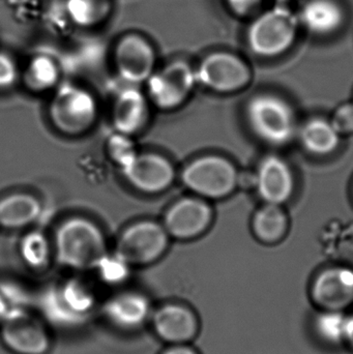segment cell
<instances>
[{"label":"cell","mask_w":353,"mask_h":354,"mask_svg":"<svg viewBox=\"0 0 353 354\" xmlns=\"http://www.w3.org/2000/svg\"><path fill=\"white\" fill-rule=\"evenodd\" d=\"M53 252L56 261L64 268L88 270L97 268L107 256V241L102 229L93 221L72 218L58 227Z\"/></svg>","instance_id":"cell-1"},{"label":"cell","mask_w":353,"mask_h":354,"mask_svg":"<svg viewBox=\"0 0 353 354\" xmlns=\"http://www.w3.org/2000/svg\"><path fill=\"white\" fill-rule=\"evenodd\" d=\"M37 303L48 324L60 328H78L86 324L97 307L93 289L76 280L47 289Z\"/></svg>","instance_id":"cell-2"},{"label":"cell","mask_w":353,"mask_h":354,"mask_svg":"<svg viewBox=\"0 0 353 354\" xmlns=\"http://www.w3.org/2000/svg\"><path fill=\"white\" fill-rule=\"evenodd\" d=\"M48 113L58 132L77 137L93 128L99 116V106L93 93L86 89L64 85L54 95Z\"/></svg>","instance_id":"cell-3"},{"label":"cell","mask_w":353,"mask_h":354,"mask_svg":"<svg viewBox=\"0 0 353 354\" xmlns=\"http://www.w3.org/2000/svg\"><path fill=\"white\" fill-rule=\"evenodd\" d=\"M0 341L12 354H48L53 342L48 322L27 307L10 308L0 324Z\"/></svg>","instance_id":"cell-4"},{"label":"cell","mask_w":353,"mask_h":354,"mask_svg":"<svg viewBox=\"0 0 353 354\" xmlns=\"http://www.w3.org/2000/svg\"><path fill=\"white\" fill-rule=\"evenodd\" d=\"M170 239L163 224L142 221L120 234L115 255L130 268H144L159 261L169 248Z\"/></svg>","instance_id":"cell-5"},{"label":"cell","mask_w":353,"mask_h":354,"mask_svg":"<svg viewBox=\"0 0 353 354\" xmlns=\"http://www.w3.org/2000/svg\"><path fill=\"white\" fill-rule=\"evenodd\" d=\"M298 20L290 10L276 8L259 16L249 27L248 43L253 52L274 57L287 51L296 39Z\"/></svg>","instance_id":"cell-6"},{"label":"cell","mask_w":353,"mask_h":354,"mask_svg":"<svg viewBox=\"0 0 353 354\" xmlns=\"http://www.w3.org/2000/svg\"><path fill=\"white\" fill-rule=\"evenodd\" d=\"M196 81V71L188 62L175 60L147 80V97L160 109H178L190 97Z\"/></svg>","instance_id":"cell-7"},{"label":"cell","mask_w":353,"mask_h":354,"mask_svg":"<svg viewBox=\"0 0 353 354\" xmlns=\"http://www.w3.org/2000/svg\"><path fill=\"white\" fill-rule=\"evenodd\" d=\"M249 122L257 135L271 145H284L294 132V118L287 104L274 95H259L249 104Z\"/></svg>","instance_id":"cell-8"},{"label":"cell","mask_w":353,"mask_h":354,"mask_svg":"<svg viewBox=\"0 0 353 354\" xmlns=\"http://www.w3.org/2000/svg\"><path fill=\"white\" fill-rule=\"evenodd\" d=\"M120 162L126 180L142 193H163L175 180L173 164L158 153L130 151Z\"/></svg>","instance_id":"cell-9"},{"label":"cell","mask_w":353,"mask_h":354,"mask_svg":"<svg viewBox=\"0 0 353 354\" xmlns=\"http://www.w3.org/2000/svg\"><path fill=\"white\" fill-rule=\"evenodd\" d=\"M182 181L196 195L220 198L233 189L236 172L233 166L223 158H199L184 168Z\"/></svg>","instance_id":"cell-10"},{"label":"cell","mask_w":353,"mask_h":354,"mask_svg":"<svg viewBox=\"0 0 353 354\" xmlns=\"http://www.w3.org/2000/svg\"><path fill=\"white\" fill-rule=\"evenodd\" d=\"M149 322L157 338L167 345L191 344L200 330L196 311L180 301H167L155 307Z\"/></svg>","instance_id":"cell-11"},{"label":"cell","mask_w":353,"mask_h":354,"mask_svg":"<svg viewBox=\"0 0 353 354\" xmlns=\"http://www.w3.org/2000/svg\"><path fill=\"white\" fill-rule=\"evenodd\" d=\"M113 62L122 80L128 84H141L147 82L155 73L157 54L146 37L130 32L116 43Z\"/></svg>","instance_id":"cell-12"},{"label":"cell","mask_w":353,"mask_h":354,"mask_svg":"<svg viewBox=\"0 0 353 354\" xmlns=\"http://www.w3.org/2000/svg\"><path fill=\"white\" fill-rule=\"evenodd\" d=\"M153 310L149 297L141 291L132 289L114 293L101 308L106 322L124 332L140 330L151 320Z\"/></svg>","instance_id":"cell-13"},{"label":"cell","mask_w":353,"mask_h":354,"mask_svg":"<svg viewBox=\"0 0 353 354\" xmlns=\"http://www.w3.org/2000/svg\"><path fill=\"white\" fill-rule=\"evenodd\" d=\"M197 81L216 91H236L250 78L247 64L228 52H215L204 58L196 71Z\"/></svg>","instance_id":"cell-14"},{"label":"cell","mask_w":353,"mask_h":354,"mask_svg":"<svg viewBox=\"0 0 353 354\" xmlns=\"http://www.w3.org/2000/svg\"><path fill=\"white\" fill-rule=\"evenodd\" d=\"M211 221V209L198 198H184L164 216L163 226L171 239L188 241L204 232Z\"/></svg>","instance_id":"cell-15"},{"label":"cell","mask_w":353,"mask_h":354,"mask_svg":"<svg viewBox=\"0 0 353 354\" xmlns=\"http://www.w3.org/2000/svg\"><path fill=\"white\" fill-rule=\"evenodd\" d=\"M313 301L323 311H343L353 303V270L333 268L321 272L311 290Z\"/></svg>","instance_id":"cell-16"},{"label":"cell","mask_w":353,"mask_h":354,"mask_svg":"<svg viewBox=\"0 0 353 354\" xmlns=\"http://www.w3.org/2000/svg\"><path fill=\"white\" fill-rule=\"evenodd\" d=\"M149 120V97L135 85L118 93L112 109V122L120 134L124 136L138 134Z\"/></svg>","instance_id":"cell-17"},{"label":"cell","mask_w":353,"mask_h":354,"mask_svg":"<svg viewBox=\"0 0 353 354\" xmlns=\"http://www.w3.org/2000/svg\"><path fill=\"white\" fill-rule=\"evenodd\" d=\"M259 194L269 203L288 199L294 189V178L288 166L279 158L269 157L261 163L257 176Z\"/></svg>","instance_id":"cell-18"},{"label":"cell","mask_w":353,"mask_h":354,"mask_svg":"<svg viewBox=\"0 0 353 354\" xmlns=\"http://www.w3.org/2000/svg\"><path fill=\"white\" fill-rule=\"evenodd\" d=\"M41 202L27 193H14L0 199V227L22 229L37 221L41 214Z\"/></svg>","instance_id":"cell-19"},{"label":"cell","mask_w":353,"mask_h":354,"mask_svg":"<svg viewBox=\"0 0 353 354\" xmlns=\"http://www.w3.org/2000/svg\"><path fill=\"white\" fill-rule=\"evenodd\" d=\"M307 29L316 35H329L341 27L344 12L335 0H309L300 12Z\"/></svg>","instance_id":"cell-20"},{"label":"cell","mask_w":353,"mask_h":354,"mask_svg":"<svg viewBox=\"0 0 353 354\" xmlns=\"http://www.w3.org/2000/svg\"><path fill=\"white\" fill-rule=\"evenodd\" d=\"M66 12L75 25L97 26L111 15L112 0H66Z\"/></svg>","instance_id":"cell-21"},{"label":"cell","mask_w":353,"mask_h":354,"mask_svg":"<svg viewBox=\"0 0 353 354\" xmlns=\"http://www.w3.org/2000/svg\"><path fill=\"white\" fill-rule=\"evenodd\" d=\"M59 75V68L53 58L39 55L30 60L23 79L27 88L35 93H44L57 84Z\"/></svg>","instance_id":"cell-22"},{"label":"cell","mask_w":353,"mask_h":354,"mask_svg":"<svg viewBox=\"0 0 353 354\" xmlns=\"http://www.w3.org/2000/svg\"><path fill=\"white\" fill-rule=\"evenodd\" d=\"M302 140L309 151L323 155L336 149L339 142V133L330 122L315 120L305 127Z\"/></svg>","instance_id":"cell-23"},{"label":"cell","mask_w":353,"mask_h":354,"mask_svg":"<svg viewBox=\"0 0 353 354\" xmlns=\"http://www.w3.org/2000/svg\"><path fill=\"white\" fill-rule=\"evenodd\" d=\"M277 205L278 204L269 203L259 210L255 216V232L265 241H276L285 231V214Z\"/></svg>","instance_id":"cell-24"},{"label":"cell","mask_w":353,"mask_h":354,"mask_svg":"<svg viewBox=\"0 0 353 354\" xmlns=\"http://www.w3.org/2000/svg\"><path fill=\"white\" fill-rule=\"evenodd\" d=\"M20 254L27 266L32 270H44L51 258V245L41 233L32 232L21 241Z\"/></svg>","instance_id":"cell-25"},{"label":"cell","mask_w":353,"mask_h":354,"mask_svg":"<svg viewBox=\"0 0 353 354\" xmlns=\"http://www.w3.org/2000/svg\"><path fill=\"white\" fill-rule=\"evenodd\" d=\"M347 316L342 311H323L315 322V328L321 339L332 343L344 342L346 336Z\"/></svg>","instance_id":"cell-26"},{"label":"cell","mask_w":353,"mask_h":354,"mask_svg":"<svg viewBox=\"0 0 353 354\" xmlns=\"http://www.w3.org/2000/svg\"><path fill=\"white\" fill-rule=\"evenodd\" d=\"M18 78V68L14 60L0 53V88H8L16 82Z\"/></svg>","instance_id":"cell-27"},{"label":"cell","mask_w":353,"mask_h":354,"mask_svg":"<svg viewBox=\"0 0 353 354\" xmlns=\"http://www.w3.org/2000/svg\"><path fill=\"white\" fill-rule=\"evenodd\" d=\"M332 124L339 134L353 132V105H344L339 108L336 111Z\"/></svg>","instance_id":"cell-28"},{"label":"cell","mask_w":353,"mask_h":354,"mask_svg":"<svg viewBox=\"0 0 353 354\" xmlns=\"http://www.w3.org/2000/svg\"><path fill=\"white\" fill-rule=\"evenodd\" d=\"M161 354H199L191 344L168 345Z\"/></svg>","instance_id":"cell-29"},{"label":"cell","mask_w":353,"mask_h":354,"mask_svg":"<svg viewBox=\"0 0 353 354\" xmlns=\"http://www.w3.org/2000/svg\"><path fill=\"white\" fill-rule=\"evenodd\" d=\"M345 342L348 343L353 349V314L347 316V324H346Z\"/></svg>","instance_id":"cell-30"},{"label":"cell","mask_w":353,"mask_h":354,"mask_svg":"<svg viewBox=\"0 0 353 354\" xmlns=\"http://www.w3.org/2000/svg\"><path fill=\"white\" fill-rule=\"evenodd\" d=\"M10 307L8 305V301H6V297L2 295L1 291H0V324L3 322L4 318H6V314L10 311Z\"/></svg>","instance_id":"cell-31"}]
</instances>
